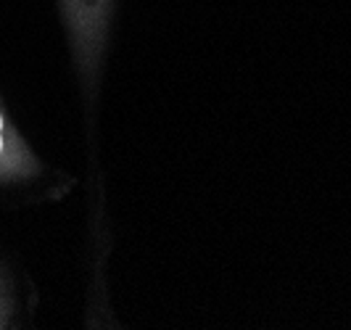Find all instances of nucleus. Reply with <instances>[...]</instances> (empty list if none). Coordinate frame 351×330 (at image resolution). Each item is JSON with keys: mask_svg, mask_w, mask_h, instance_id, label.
I'll return each instance as SVG.
<instances>
[{"mask_svg": "<svg viewBox=\"0 0 351 330\" xmlns=\"http://www.w3.org/2000/svg\"><path fill=\"white\" fill-rule=\"evenodd\" d=\"M0 130H3V119H0ZM0 151H3V135H0Z\"/></svg>", "mask_w": 351, "mask_h": 330, "instance_id": "1", "label": "nucleus"}]
</instances>
